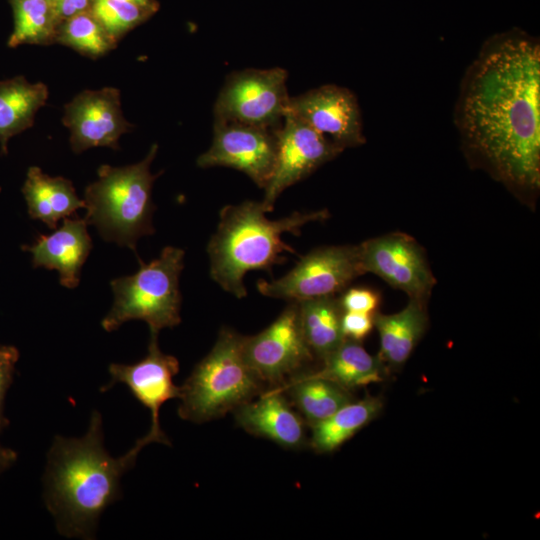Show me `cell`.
I'll use <instances>...</instances> for the list:
<instances>
[{"mask_svg": "<svg viewBox=\"0 0 540 540\" xmlns=\"http://www.w3.org/2000/svg\"><path fill=\"white\" fill-rule=\"evenodd\" d=\"M103 440L102 417L96 410L84 436L53 440L44 498L62 536L92 538L103 511L121 496V477L134 465L139 451L132 447L114 458Z\"/></svg>", "mask_w": 540, "mask_h": 540, "instance_id": "7a4b0ae2", "label": "cell"}, {"mask_svg": "<svg viewBox=\"0 0 540 540\" xmlns=\"http://www.w3.org/2000/svg\"><path fill=\"white\" fill-rule=\"evenodd\" d=\"M155 10L117 0H93L89 12L116 42Z\"/></svg>", "mask_w": 540, "mask_h": 540, "instance_id": "4316f807", "label": "cell"}, {"mask_svg": "<svg viewBox=\"0 0 540 540\" xmlns=\"http://www.w3.org/2000/svg\"><path fill=\"white\" fill-rule=\"evenodd\" d=\"M338 301L343 311L374 314L380 304V296L369 288H350Z\"/></svg>", "mask_w": 540, "mask_h": 540, "instance_id": "f1b7e54d", "label": "cell"}, {"mask_svg": "<svg viewBox=\"0 0 540 540\" xmlns=\"http://www.w3.org/2000/svg\"><path fill=\"white\" fill-rule=\"evenodd\" d=\"M428 322L424 300L410 298L409 303L393 314L374 313L379 340V357L392 367L403 365L422 338Z\"/></svg>", "mask_w": 540, "mask_h": 540, "instance_id": "d6986e66", "label": "cell"}, {"mask_svg": "<svg viewBox=\"0 0 540 540\" xmlns=\"http://www.w3.org/2000/svg\"><path fill=\"white\" fill-rule=\"evenodd\" d=\"M464 145L495 177L522 190L540 184V45L505 34L484 43L456 106Z\"/></svg>", "mask_w": 540, "mask_h": 540, "instance_id": "6da1fadb", "label": "cell"}, {"mask_svg": "<svg viewBox=\"0 0 540 540\" xmlns=\"http://www.w3.org/2000/svg\"><path fill=\"white\" fill-rule=\"evenodd\" d=\"M243 337L221 329L212 350L180 386V418L201 424L236 410L261 391L263 381L245 358Z\"/></svg>", "mask_w": 540, "mask_h": 540, "instance_id": "5b68a950", "label": "cell"}, {"mask_svg": "<svg viewBox=\"0 0 540 540\" xmlns=\"http://www.w3.org/2000/svg\"><path fill=\"white\" fill-rule=\"evenodd\" d=\"M109 385H126L134 397L151 412V427L146 435L137 440L134 447L141 450L150 443L170 445V441L161 429L159 412L162 405L170 399L179 398L181 387L174 383L179 371L176 357L163 353L158 345V334L150 333L146 356L134 364H110Z\"/></svg>", "mask_w": 540, "mask_h": 540, "instance_id": "9c48e42d", "label": "cell"}, {"mask_svg": "<svg viewBox=\"0 0 540 540\" xmlns=\"http://www.w3.org/2000/svg\"><path fill=\"white\" fill-rule=\"evenodd\" d=\"M17 460V453L8 448L4 447L0 443V475L9 469Z\"/></svg>", "mask_w": 540, "mask_h": 540, "instance_id": "1f68e13d", "label": "cell"}, {"mask_svg": "<svg viewBox=\"0 0 540 540\" xmlns=\"http://www.w3.org/2000/svg\"><path fill=\"white\" fill-rule=\"evenodd\" d=\"M341 326L345 338L360 341L372 331L374 314L343 311Z\"/></svg>", "mask_w": 540, "mask_h": 540, "instance_id": "f546056e", "label": "cell"}, {"mask_svg": "<svg viewBox=\"0 0 540 540\" xmlns=\"http://www.w3.org/2000/svg\"><path fill=\"white\" fill-rule=\"evenodd\" d=\"M359 246L361 266L412 299L424 300L436 283L422 247L409 235L390 233Z\"/></svg>", "mask_w": 540, "mask_h": 540, "instance_id": "7c38bea8", "label": "cell"}, {"mask_svg": "<svg viewBox=\"0 0 540 540\" xmlns=\"http://www.w3.org/2000/svg\"><path fill=\"white\" fill-rule=\"evenodd\" d=\"M287 72L245 69L228 76L214 104L215 120L277 129L290 101Z\"/></svg>", "mask_w": 540, "mask_h": 540, "instance_id": "52a82bcc", "label": "cell"}, {"mask_svg": "<svg viewBox=\"0 0 540 540\" xmlns=\"http://www.w3.org/2000/svg\"><path fill=\"white\" fill-rule=\"evenodd\" d=\"M56 43L93 59L107 54L117 45L89 11L63 20L58 27Z\"/></svg>", "mask_w": 540, "mask_h": 540, "instance_id": "484cf974", "label": "cell"}, {"mask_svg": "<svg viewBox=\"0 0 540 540\" xmlns=\"http://www.w3.org/2000/svg\"><path fill=\"white\" fill-rule=\"evenodd\" d=\"M286 114L303 121L343 149L366 142L357 98L345 87L323 85L290 97Z\"/></svg>", "mask_w": 540, "mask_h": 540, "instance_id": "5bb4252c", "label": "cell"}, {"mask_svg": "<svg viewBox=\"0 0 540 540\" xmlns=\"http://www.w3.org/2000/svg\"><path fill=\"white\" fill-rule=\"evenodd\" d=\"M138 260L137 272L110 282L114 301L101 322L107 332L117 330L129 320L145 321L150 333L156 334L181 322L179 276L184 267V251L167 246L149 263Z\"/></svg>", "mask_w": 540, "mask_h": 540, "instance_id": "8992f818", "label": "cell"}, {"mask_svg": "<svg viewBox=\"0 0 540 540\" xmlns=\"http://www.w3.org/2000/svg\"><path fill=\"white\" fill-rule=\"evenodd\" d=\"M22 193L27 203L28 214L55 230L57 223L84 208L72 182L64 177H51L39 167L32 166L27 171Z\"/></svg>", "mask_w": 540, "mask_h": 540, "instance_id": "ac0fdd59", "label": "cell"}, {"mask_svg": "<svg viewBox=\"0 0 540 540\" xmlns=\"http://www.w3.org/2000/svg\"><path fill=\"white\" fill-rule=\"evenodd\" d=\"M275 135V167L261 201L267 212L273 210L276 199L286 188L304 179L344 150L289 114H286L282 124L275 129Z\"/></svg>", "mask_w": 540, "mask_h": 540, "instance_id": "8fae6325", "label": "cell"}, {"mask_svg": "<svg viewBox=\"0 0 540 540\" xmlns=\"http://www.w3.org/2000/svg\"><path fill=\"white\" fill-rule=\"evenodd\" d=\"M237 424L248 433L297 449L306 442L304 420L296 413L279 388L265 392L234 410Z\"/></svg>", "mask_w": 540, "mask_h": 540, "instance_id": "e0dca14e", "label": "cell"}, {"mask_svg": "<svg viewBox=\"0 0 540 540\" xmlns=\"http://www.w3.org/2000/svg\"><path fill=\"white\" fill-rule=\"evenodd\" d=\"M245 358L263 381L279 383L312 359L301 330L298 304H290L279 317L262 332L243 337Z\"/></svg>", "mask_w": 540, "mask_h": 540, "instance_id": "4fadbf2b", "label": "cell"}, {"mask_svg": "<svg viewBox=\"0 0 540 540\" xmlns=\"http://www.w3.org/2000/svg\"><path fill=\"white\" fill-rule=\"evenodd\" d=\"M62 121L75 153L94 147L119 149L120 136L132 128L123 115L120 92L113 87L79 93L65 105Z\"/></svg>", "mask_w": 540, "mask_h": 540, "instance_id": "9a60e30c", "label": "cell"}, {"mask_svg": "<svg viewBox=\"0 0 540 540\" xmlns=\"http://www.w3.org/2000/svg\"><path fill=\"white\" fill-rule=\"evenodd\" d=\"M93 0H54L55 12L62 22L82 12L89 11Z\"/></svg>", "mask_w": 540, "mask_h": 540, "instance_id": "4dcf8cb0", "label": "cell"}, {"mask_svg": "<svg viewBox=\"0 0 540 540\" xmlns=\"http://www.w3.org/2000/svg\"><path fill=\"white\" fill-rule=\"evenodd\" d=\"M47 1H50V2H53V3H54V0H47Z\"/></svg>", "mask_w": 540, "mask_h": 540, "instance_id": "836d02e7", "label": "cell"}, {"mask_svg": "<svg viewBox=\"0 0 540 540\" xmlns=\"http://www.w3.org/2000/svg\"><path fill=\"white\" fill-rule=\"evenodd\" d=\"M121 2H128L145 8L156 10V3L153 0H117Z\"/></svg>", "mask_w": 540, "mask_h": 540, "instance_id": "d6a6232c", "label": "cell"}, {"mask_svg": "<svg viewBox=\"0 0 540 540\" xmlns=\"http://www.w3.org/2000/svg\"><path fill=\"white\" fill-rule=\"evenodd\" d=\"M362 274L359 246L322 247L301 257L281 278L260 280L257 288L268 297L302 301L334 296Z\"/></svg>", "mask_w": 540, "mask_h": 540, "instance_id": "ba28073f", "label": "cell"}, {"mask_svg": "<svg viewBox=\"0 0 540 540\" xmlns=\"http://www.w3.org/2000/svg\"><path fill=\"white\" fill-rule=\"evenodd\" d=\"M157 150V144H153L136 164L101 165L97 180L84 191L87 223L94 225L104 240L134 252L140 237L154 233L151 192L158 175L151 173L150 166Z\"/></svg>", "mask_w": 540, "mask_h": 540, "instance_id": "277c9868", "label": "cell"}, {"mask_svg": "<svg viewBox=\"0 0 540 540\" xmlns=\"http://www.w3.org/2000/svg\"><path fill=\"white\" fill-rule=\"evenodd\" d=\"M382 407L381 400L371 396L349 402L324 421L311 426V447L318 453H329L338 449L372 422L380 414Z\"/></svg>", "mask_w": 540, "mask_h": 540, "instance_id": "603a6c76", "label": "cell"}, {"mask_svg": "<svg viewBox=\"0 0 540 540\" xmlns=\"http://www.w3.org/2000/svg\"><path fill=\"white\" fill-rule=\"evenodd\" d=\"M14 30L8 46L23 44L50 45L56 43L61 23L54 3L47 0H12Z\"/></svg>", "mask_w": 540, "mask_h": 540, "instance_id": "d4e9b609", "label": "cell"}, {"mask_svg": "<svg viewBox=\"0 0 540 540\" xmlns=\"http://www.w3.org/2000/svg\"><path fill=\"white\" fill-rule=\"evenodd\" d=\"M266 213L262 202L225 206L217 231L208 243L212 279L238 298L247 295L243 282L247 272L269 271L285 261L283 253L295 252L282 240L284 233L299 235L303 225L329 217L326 209L294 212L278 220L268 219Z\"/></svg>", "mask_w": 540, "mask_h": 540, "instance_id": "3957f363", "label": "cell"}, {"mask_svg": "<svg viewBox=\"0 0 540 540\" xmlns=\"http://www.w3.org/2000/svg\"><path fill=\"white\" fill-rule=\"evenodd\" d=\"M19 351L12 345H0V433L9 425L4 414L5 397L13 382Z\"/></svg>", "mask_w": 540, "mask_h": 540, "instance_id": "83f0119b", "label": "cell"}, {"mask_svg": "<svg viewBox=\"0 0 540 540\" xmlns=\"http://www.w3.org/2000/svg\"><path fill=\"white\" fill-rule=\"evenodd\" d=\"M288 391L292 403L310 426L324 421L353 401L350 390L312 373L292 378Z\"/></svg>", "mask_w": 540, "mask_h": 540, "instance_id": "cb8c5ba5", "label": "cell"}, {"mask_svg": "<svg viewBox=\"0 0 540 540\" xmlns=\"http://www.w3.org/2000/svg\"><path fill=\"white\" fill-rule=\"evenodd\" d=\"M323 361V368L312 374L348 390L381 382L385 376L384 363L380 357L368 353L359 341L348 338Z\"/></svg>", "mask_w": 540, "mask_h": 540, "instance_id": "44dd1931", "label": "cell"}, {"mask_svg": "<svg viewBox=\"0 0 540 540\" xmlns=\"http://www.w3.org/2000/svg\"><path fill=\"white\" fill-rule=\"evenodd\" d=\"M210 148L197 159L202 168L237 169L265 189L274 171L277 153L275 130L215 120Z\"/></svg>", "mask_w": 540, "mask_h": 540, "instance_id": "30bf717a", "label": "cell"}, {"mask_svg": "<svg viewBox=\"0 0 540 540\" xmlns=\"http://www.w3.org/2000/svg\"><path fill=\"white\" fill-rule=\"evenodd\" d=\"M296 302L304 338L312 353L324 359L345 339L339 301L334 296H327Z\"/></svg>", "mask_w": 540, "mask_h": 540, "instance_id": "7402d4cb", "label": "cell"}, {"mask_svg": "<svg viewBox=\"0 0 540 540\" xmlns=\"http://www.w3.org/2000/svg\"><path fill=\"white\" fill-rule=\"evenodd\" d=\"M87 225L85 218H65L60 228L50 235H40L23 250L31 253L33 267L56 270L62 286L76 288L81 268L93 248Z\"/></svg>", "mask_w": 540, "mask_h": 540, "instance_id": "2e32d148", "label": "cell"}, {"mask_svg": "<svg viewBox=\"0 0 540 540\" xmlns=\"http://www.w3.org/2000/svg\"><path fill=\"white\" fill-rule=\"evenodd\" d=\"M48 88L23 76L0 81V145L6 153L9 139L31 127L46 104Z\"/></svg>", "mask_w": 540, "mask_h": 540, "instance_id": "ffe728a7", "label": "cell"}]
</instances>
